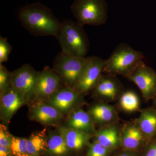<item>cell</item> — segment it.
Here are the masks:
<instances>
[{"instance_id":"7a4b0ae2","label":"cell","mask_w":156,"mask_h":156,"mask_svg":"<svg viewBox=\"0 0 156 156\" xmlns=\"http://www.w3.org/2000/svg\"><path fill=\"white\" fill-rule=\"evenodd\" d=\"M83 26L72 20L61 22L56 38L62 52L71 56L86 58L89 52V42Z\"/></svg>"},{"instance_id":"83f0119b","label":"cell","mask_w":156,"mask_h":156,"mask_svg":"<svg viewBox=\"0 0 156 156\" xmlns=\"http://www.w3.org/2000/svg\"><path fill=\"white\" fill-rule=\"evenodd\" d=\"M142 156H156V136L148 141L144 148Z\"/></svg>"},{"instance_id":"7c38bea8","label":"cell","mask_w":156,"mask_h":156,"mask_svg":"<svg viewBox=\"0 0 156 156\" xmlns=\"http://www.w3.org/2000/svg\"><path fill=\"white\" fill-rule=\"evenodd\" d=\"M121 147L125 150L138 152L149 141L135 122L126 123L120 130Z\"/></svg>"},{"instance_id":"4dcf8cb0","label":"cell","mask_w":156,"mask_h":156,"mask_svg":"<svg viewBox=\"0 0 156 156\" xmlns=\"http://www.w3.org/2000/svg\"><path fill=\"white\" fill-rule=\"evenodd\" d=\"M154 101V105L155 108H156V96H155V97L154 98V99H153Z\"/></svg>"},{"instance_id":"7402d4cb","label":"cell","mask_w":156,"mask_h":156,"mask_svg":"<svg viewBox=\"0 0 156 156\" xmlns=\"http://www.w3.org/2000/svg\"><path fill=\"white\" fill-rule=\"evenodd\" d=\"M119 105L124 111L133 112L137 111L140 109L139 98L135 92L127 91L123 92L120 96Z\"/></svg>"},{"instance_id":"9a60e30c","label":"cell","mask_w":156,"mask_h":156,"mask_svg":"<svg viewBox=\"0 0 156 156\" xmlns=\"http://www.w3.org/2000/svg\"><path fill=\"white\" fill-rule=\"evenodd\" d=\"M95 125L89 112L80 108L68 114L64 126L93 136L96 132Z\"/></svg>"},{"instance_id":"44dd1931","label":"cell","mask_w":156,"mask_h":156,"mask_svg":"<svg viewBox=\"0 0 156 156\" xmlns=\"http://www.w3.org/2000/svg\"><path fill=\"white\" fill-rule=\"evenodd\" d=\"M48 137L44 132L33 133L27 138V151L28 155H39L46 152L48 148Z\"/></svg>"},{"instance_id":"d6986e66","label":"cell","mask_w":156,"mask_h":156,"mask_svg":"<svg viewBox=\"0 0 156 156\" xmlns=\"http://www.w3.org/2000/svg\"><path fill=\"white\" fill-rule=\"evenodd\" d=\"M148 140L156 136V108H147L140 112L135 121Z\"/></svg>"},{"instance_id":"4fadbf2b","label":"cell","mask_w":156,"mask_h":156,"mask_svg":"<svg viewBox=\"0 0 156 156\" xmlns=\"http://www.w3.org/2000/svg\"><path fill=\"white\" fill-rule=\"evenodd\" d=\"M29 115L31 120L47 126H58L64 117L55 108L44 101L32 103Z\"/></svg>"},{"instance_id":"603a6c76","label":"cell","mask_w":156,"mask_h":156,"mask_svg":"<svg viewBox=\"0 0 156 156\" xmlns=\"http://www.w3.org/2000/svg\"><path fill=\"white\" fill-rule=\"evenodd\" d=\"M27 138L13 136L11 148L13 156H28Z\"/></svg>"},{"instance_id":"ba28073f","label":"cell","mask_w":156,"mask_h":156,"mask_svg":"<svg viewBox=\"0 0 156 156\" xmlns=\"http://www.w3.org/2000/svg\"><path fill=\"white\" fill-rule=\"evenodd\" d=\"M136 84L145 100L153 99L156 95V72L143 61L126 77Z\"/></svg>"},{"instance_id":"6da1fadb","label":"cell","mask_w":156,"mask_h":156,"mask_svg":"<svg viewBox=\"0 0 156 156\" xmlns=\"http://www.w3.org/2000/svg\"><path fill=\"white\" fill-rule=\"evenodd\" d=\"M19 19L29 32L35 36H52L56 37L61 22L52 11L40 3L23 7L19 11Z\"/></svg>"},{"instance_id":"5bb4252c","label":"cell","mask_w":156,"mask_h":156,"mask_svg":"<svg viewBox=\"0 0 156 156\" xmlns=\"http://www.w3.org/2000/svg\"><path fill=\"white\" fill-rule=\"evenodd\" d=\"M122 84L112 75H102L92 90L98 97L106 101H114L122 94Z\"/></svg>"},{"instance_id":"ffe728a7","label":"cell","mask_w":156,"mask_h":156,"mask_svg":"<svg viewBox=\"0 0 156 156\" xmlns=\"http://www.w3.org/2000/svg\"><path fill=\"white\" fill-rule=\"evenodd\" d=\"M70 151L61 135L57 132H50L46 153L52 156H65Z\"/></svg>"},{"instance_id":"30bf717a","label":"cell","mask_w":156,"mask_h":156,"mask_svg":"<svg viewBox=\"0 0 156 156\" xmlns=\"http://www.w3.org/2000/svg\"><path fill=\"white\" fill-rule=\"evenodd\" d=\"M62 85L59 76L54 70L46 66L38 72L35 92L31 103L46 101Z\"/></svg>"},{"instance_id":"2e32d148","label":"cell","mask_w":156,"mask_h":156,"mask_svg":"<svg viewBox=\"0 0 156 156\" xmlns=\"http://www.w3.org/2000/svg\"><path fill=\"white\" fill-rule=\"evenodd\" d=\"M88 112L94 124L102 127L115 125L119 119L115 108L105 102L95 104L89 108Z\"/></svg>"},{"instance_id":"ac0fdd59","label":"cell","mask_w":156,"mask_h":156,"mask_svg":"<svg viewBox=\"0 0 156 156\" xmlns=\"http://www.w3.org/2000/svg\"><path fill=\"white\" fill-rule=\"evenodd\" d=\"M94 135L95 140L110 151L121 147L120 130L115 125L102 127Z\"/></svg>"},{"instance_id":"e0dca14e","label":"cell","mask_w":156,"mask_h":156,"mask_svg":"<svg viewBox=\"0 0 156 156\" xmlns=\"http://www.w3.org/2000/svg\"><path fill=\"white\" fill-rule=\"evenodd\" d=\"M57 132L63 137L70 150L76 151L82 150L88 145L92 136L64 126L57 127Z\"/></svg>"},{"instance_id":"d4e9b609","label":"cell","mask_w":156,"mask_h":156,"mask_svg":"<svg viewBox=\"0 0 156 156\" xmlns=\"http://www.w3.org/2000/svg\"><path fill=\"white\" fill-rule=\"evenodd\" d=\"M12 73L2 64H0V93L12 87Z\"/></svg>"},{"instance_id":"52a82bcc","label":"cell","mask_w":156,"mask_h":156,"mask_svg":"<svg viewBox=\"0 0 156 156\" xmlns=\"http://www.w3.org/2000/svg\"><path fill=\"white\" fill-rule=\"evenodd\" d=\"M38 72L28 64L23 65L12 72V87L24 96L28 104L33 100Z\"/></svg>"},{"instance_id":"8992f818","label":"cell","mask_w":156,"mask_h":156,"mask_svg":"<svg viewBox=\"0 0 156 156\" xmlns=\"http://www.w3.org/2000/svg\"><path fill=\"white\" fill-rule=\"evenodd\" d=\"M83 95L71 87H62L44 102L65 115L83 105L85 101Z\"/></svg>"},{"instance_id":"f546056e","label":"cell","mask_w":156,"mask_h":156,"mask_svg":"<svg viewBox=\"0 0 156 156\" xmlns=\"http://www.w3.org/2000/svg\"><path fill=\"white\" fill-rule=\"evenodd\" d=\"M114 156H139L138 152L125 150H123L122 151L116 154Z\"/></svg>"},{"instance_id":"9c48e42d","label":"cell","mask_w":156,"mask_h":156,"mask_svg":"<svg viewBox=\"0 0 156 156\" xmlns=\"http://www.w3.org/2000/svg\"><path fill=\"white\" fill-rule=\"evenodd\" d=\"M87 62L74 89L84 94L92 90L102 75L105 60L98 56L87 57Z\"/></svg>"},{"instance_id":"484cf974","label":"cell","mask_w":156,"mask_h":156,"mask_svg":"<svg viewBox=\"0 0 156 156\" xmlns=\"http://www.w3.org/2000/svg\"><path fill=\"white\" fill-rule=\"evenodd\" d=\"M12 50V46L6 37H0V64L6 62L9 59V55Z\"/></svg>"},{"instance_id":"8fae6325","label":"cell","mask_w":156,"mask_h":156,"mask_svg":"<svg viewBox=\"0 0 156 156\" xmlns=\"http://www.w3.org/2000/svg\"><path fill=\"white\" fill-rule=\"evenodd\" d=\"M0 94L1 119L7 126L17 111L28 103L24 96L12 87Z\"/></svg>"},{"instance_id":"f1b7e54d","label":"cell","mask_w":156,"mask_h":156,"mask_svg":"<svg viewBox=\"0 0 156 156\" xmlns=\"http://www.w3.org/2000/svg\"><path fill=\"white\" fill-rule=\"evenodd\" d=\"M0 156H13L11 148L0 145Z\"/></svg>"},{"instance_id":"3957f363","label":"cell","mask_w":156,"mask_h":156,"mask_svg":"<svg viewBox=\"0 0 156 156\" xmlns=\"http://www.w3.org/2000/svg\"><path fill=\"white\" fill-rule=\"evenodd\" d=\"M144 55L126 43L118 45L108 59L105 60L103 73L127 77L140 62Z\"/></svg>"},{"instance_id":"1f68e13d","label":"cell","mask_w":156,"mask_h":156,"mask_svg":"<svg viewBox=\"0 0 156 156\" xmlns=\"http://www.w3.org/2000/svg\"><path fill=\"white\" fill-rule=\"evenodd\" d=\"M28 156H39L38 155H29Z\"/></svg>"},{"instance_id":"277c9868","label":"cell","mask_w":156,"mask_h":156,"mask_svg":"<svg viewBox=\"0 0 156 156\" xmlns=\"http://www.w3.org/2000/svg\"><path fill=\"white\" fill-rule=\"evenodd\" d=\"M71 9L76 22L83 26L106 23L107 5L105 0H75Z\"/></svg>"},{"instance_id":"5b68a950","label":"cell","mask_w":156,"mask_h":156,"mask_svg":"<svg viewBox=\"0 0 156 156\" xmlns=\"http://www.w3.org/2000/svg\"><path fill=\"white\" fill-rule=\"evenodd\" d=\"M87 57L80 58L61 52L54 58L53 69L63 87L74 88L83 70Z\"/></svg>"},{"instance_id":"cb8c5ba5","label":"cell","mask_w":156,"mask_h":156,"mask_svg":"<svg viewBox=\"0 0 156 156\" xmlns=\"http://www.w3.org/2000/svg\"><path fill=\"white\" fill-rule=\"evenodd\" d=\"M87 146V156H109L112 151L95 140Z\"/></svg>"},{"instance_id":"4316f807","label":"cell","mask_w":156,"mask_h":156,"mask_svg":"<svg viewBox=\"0 0 156 156\" xmlns=\"http://www.w3.org/2000/svg\"><path fill=\"white\" fill-rule=\"evenodd\" d=\"M13 136L10 134L7 126L4 124L0 126V145L11 147Z\"/></svg>"}]
</instances>
